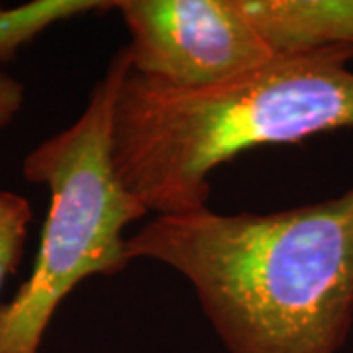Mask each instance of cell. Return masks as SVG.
<instances>
[{
  "instance_id": "6da1fadb",
  "label": "cell",
  "mask_w": 353,
  "mask_h": 353,
  "mask_svg": "<svg viewBox=\"0 0 353 353\" xmlns=\"http://www.w3.org/2000/svg\"><path fill=\"white\" fill-rule=\"evenodd\" d=\"M126 259L187 279L228 353H340L353 328V187L275 212L155 216Z\"/></svg>"
},
{
  "instance_id": "7a4b0ae2",
  "label": "cell",
  "mask_w": 353,
  "mask_h": 353,
  "mask_svg": "<svg viewBox=\"0 0 353 353\" xmlns=\"http://www.w3.org/2000/svg\"><path fill=\"white\" fill-rule=\"evenodd\" d=\"M352 61L353 48L285 53L206 88L130 69L112 114L116 176L155 216L201 212L208 176L232 157L353 128Z\"/></svg>"
},
{
  "instance_id": "3957f363",
  "label": "cell",
  "mask_w": 353,
  "mask_h": 353,
  "mask_svg": "<svg viewBox=\"0 0 353 353\" xmlns=\"http://www.w3.org/2000/svg\"><path fill=\"white\" fill-rule=\"evenodd\" d=\"M132 63L126 48L92 87L75 122L43 139L24 157L28 183L50 190V212L30 277L0 306V353H39L51 318L88 277L124 271V230L150 214L112 165V114Z\"/></svg>"
},
{
  "instance_id": "277c9868",
  "label": "cell",
  "mask_w": 353,
  "mask_h": 353,
  "mask_svg": "<svg viewBox=\"0 0 353 353\" xmlns=\"http://www.w3.org/2000/svg\"><path fill=\"white\" fill-rule=\"evenodd\" d=\"M132 71L173 88H206L273 59L236 0H116Z\"/></svg>"
},
{
  "instance_id": "5b68a950",
  "label": "cell",
  "mask_w": 353,
  "mask_h": 353,
  "mask_svg": "<svg viewBox=\"0 0 353 353\" xmlns=\"http://www.w3.org/2000/svg\"><path fill=\"white\" fill-rule=\"evenodd\" d=\"M273 55L353 48V0H236Z\"/></svg>"
},
{
  "instance_id": "8992f818",
  "label": "cell",
  "mask_w": 353,
  "mask_h": 353,
  "mask_svg": "<svg viewBox=\"0 0 353 353\" xmlns=\"http://www.w3.org/2000/svg\"><path fill=\"white\" fill-rule=\"evenodd\" d=\"M104 0H32L20 6H0V63L12 61L51 26L90 12L112 10Z\"/></svg>"
},
{
  "instance_id": "52a82bcc",
  "label": "cell",
  "mask_w": 353,
  "mask_h": 353,
  "mask_svg": "<svg viewBox=\"0 0 353 353\" xmlns=\"http://www.w3.org/2000/svg\"><path fill=\"white\" fill-rule=\"evenodd\" d=\"M32 218L34 212L28 199L0 189V292L6 279L22 263Z\"/></svg>"
},
{
  "instance_id": "ba28073f",
  "label": "cell",
  "mask_w": 353,
  "mask_h": 353,
  "mask_svg": "<svg viewBox=\"0 0 353 353\" xmlns=\"http://www.w3.org/2000/svg\"><path fill=\"white\" fill-rule=\"evenodd\" d=\"M26 88L14 77L0 73V130L6 128L24 106Z\"/></svg>"
}]
</instances>
